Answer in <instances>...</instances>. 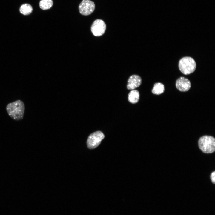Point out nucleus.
<instances>
[{
    "label": "nucleus",
    "mask_w": 215,
    "mask_h": 215,
    "mask_svg": "<svg viewBox=\"0 0 215 215\" xmlns=\"http://www.w3.org/2000/svg\"><path fill=\"white\" fill-rule=\"evenodd\" d=\"M6 110L9 116L13 119L19 121L23 118L25 110L24 105L21 100H17L8 104Z\"/></svg>",
    "instance_id": "f257e3e1"
},
{
    "label": "nucleus",
    "mask_w": 215,
    "mask_h": 215,
    "mask_svg": "<svg viewBox=\"0 0 215 215\" xmlns=\"http://www.w3.org/2000/svg\"><path fill=\"white\" fill-rule=\"evenodd\" d=\"M198 145L199 149L204 153H212L215 150V138L211 136H203L199 139Z\"/></svg>",
    "instance_id": "f03ea898"
},
{
    "label": "nucleus",
    "mask_w": 215,
    "mask_h": 215,
    "mask_svg": "<svg viewBox=\"0 0 215 215\" xmlns=\"http://www.w3.org/2000/svg\"><path fill=\"white\" fill-rule=\"evenodd\" d=\"M179 68L183 74L188 75L193 73L196 68L195 61L192 58L186 56L182 58L179 63Z\"/></svg>",
    "instance_id": "7ed1b4c3"
},
{
    "label": "nucleus",
    "mask_w": 215,
    "mask_h": 215,
    "mask_svg": "<svg viewBox=\"0 0 215 215\" xmlns=\"http://www.w3.org/2000/svg\"><path fill=\"white\" fill-rule=\"evenodd\" d=\"M105 137V135L100 131L95 132L88 136L87 142V147L90 149H93L97 147Z\"/></svg>",
    "instance_id": "20e7f679"
},
{
    "label": "nucleus",
    "mask_w": 215,
    "mask_h": 215,
    "mask_svg": "<svg viewBox=\"0 0 215 215\" xmlns=\"http://www.w3.org/2000/svg\"><path fill=\"white\" fill-rule=\"evenodd\" d=\"M95 8V4L90 0H82L79 6V13L84 16L88 15L92 13Z\"/></svg>",
    "instance_id": "39448f33"
},
{
    "label": "nucleus",
    "mask_w": 215,
    "mask_h": 215,
    "mask_svg": "<svg viewBox=\"0 0 215 215\" xmlns=\"http://www.w3.org/2000/svg\"><path fill=\"white\" fill-rule=\"evenodd\" d=\"M106 25L104 22L100 19L95 20L91 27V30L95 36H99L102 35L105 32Z\"/></svg>",
    "instance_id": "423d86ee"
},
{
    "label": "nucleus",
    "mask_w": 215,
    "mask_h": 215,
    "mask_svg": "<svg viewBox=\"0 0 215 215\" xmlns=\"http://www.w3.org/2000/svg\"><path fill=\"white\" fill-rule=\"evenodd\" d=\"M176 86L179 91L185 92L188 90L191 86L190 81L187 78L181 77L178 78L176 82Z\"/></svg>",
    "instance_id": "0eeeda50"
},
{
    "label": "nucleus",
    "mask_w": 215,
    "mask_h": 215,
    "mask_svg": "<svg viewBox=\"0 0 215 215\" xmlns=\"http://www.w3.org/2000/svg\"><path fill=\"white\" fill-rule=\"evenodd\" d=\"M142 82V79L140 76L136 75L131 76L128 81L127 88L129 90H132L139 87Z\"/></svg>",
    "instance_id": "6e6552de"
},
{
    "label": "nucleus",
    "mask_w": 215,
    "mask_h": 215,
    "mask_svg": "<svg viewBox=\"0 0 215 215\" xmlns=\"http://www.w3.org/2000/svg\"><path fill=\"white\" fill-rule=\"evenodd\" d=\"M139 91L136 90H131L129 93L128 100L129 101L133 104L137 103L139 99Z\"/></svg>",
    "instance_id": "1a4fd4ad"
},
{
    "label": "nucleus",
    "mask_w": 215,
    "mask_h": 215,
    "mask_svg": "<svg viewBox=\"0 0 215 215\" xmlns=\"http://www.w3.org/2000/svg\"><path fill=\"white\" fill-rule=\"evenodd\" d=\"M165 90L164 86L163 84L158 82L154 84L152 90V93L156 95H159L163 93Z\"/></svg>",
    "instance_id": "9d476101"
},
{
    "label": "nucleus",
    "mask_w": 215,
    "mask_h": 215,
    "mask_svg": "<svg viewBox=\"0 0 215 215\" xmlns=\"http://www.w3.org/2000/svg\"><path fill=\"white\" fill-rule=\"evenodd\" d=\"M19 10L21 13L26 15L31 13L33 10V8L30 4H24L20 7Z\"/></svg>",
    "instance_id": "9b49d317"
},
{
    "label": "nucleus",
    "mask_w": 215,
    "mask_h": 215,
    "mask_svg": "<svg viewBox=\"0 0 215 215\" xmlns=\"http://www.w3.org/2000/svg\"><path fill=\"white\" fill-rule=\"evenodd\" d=\"M53 2L52 0H41L39 6L40 8L43 10H47L51 8Z\"/></svg>",
    "instance_id": "f8f14e48"
},
{
    "label": "nucleus",
    "mask_w": 215,
    "mask_h": 215,
    "mask_svg": "<svg viewBox=\"0 0 215 215\" xmlns=\"http://www.w3.org/2000/svg\"><path fill=\"white\" fill-rule=\"evenodd\" d=\"M210 178L213 184L215 183V171L212 172L210 175Z\"/></svg>",
    "instance_id": "ddd939ff"
}]
</instances>
